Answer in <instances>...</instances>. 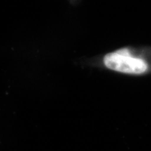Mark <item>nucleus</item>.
<instances>
[{
    "instance_id": "nucleus-1",
    "label": "nucleus",
    "mask_w": 151,
    "mask_h": 151,
    "mask_svg": "<svg viewBox=\"0 0 151 151\" xmlns=\"http://www.w3.org/2000/svg\"><path fill=\"white\" fill-rule=\"evenodd\" d=\"M101 66L130 76L151 75V46H125L104 55Z\"/></svg>"
}]
</instances>
